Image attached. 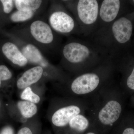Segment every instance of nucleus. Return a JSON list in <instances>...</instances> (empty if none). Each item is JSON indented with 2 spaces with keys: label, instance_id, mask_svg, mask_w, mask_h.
<instances>
[{
  "label": "nucleus",
  "instance_id": "nucleus-1",
  "mask_svg": "<svg viewBox=\"0 0 134 134\" xmlns=\"http://www.w3.org/2000/svg\"><path fill=\"white\" fill-rule=\"evenodd\" d=\"M122 107L119 102L115 99H111L100 108L98 114L99 123L105 127H110L119 119Z\"/></svg>",
  "mask_w": 134,
  "mask_h": 134
},
{
  "label": "nucleus",
  "instance_id": "nucleus-2",
  "mask_svg": "<svg viewBox=\"0 0 134 134\" xmlns=\"http://www.w3.org/2000/svg\"><path fill=\"white\" fill-rule=\"evenodd\" d=\"M100 79L94 73H86L80 75L74 80L71 85V90L77 95H82L93 92L98 88Z\"/></svg>",
  "mask_w": 134,
  "mask_h": 134
},
{
  "label": "nucleus",
  "instance_id": "nucleus-3",
  "mask_svg": "<svg viewBox=\"0 0 134 134\" xmlns=\"http://www.w3.org/2000/svg\"><path fill=\"white\" fill-rule=\"evenodd\" d=\"M79 18L85 24L94 23L97 18L98 5L96 0H80L77 6Z\"/></svg>",
  "mask_w": 134,
  "mask_h": 134
},
{
  "label": "nucleus",
  "instance_id": "nucleus-4",
  "mask_svg": "<svg viewBox=\"0 0 134 134\" xmlns=\"http://www.w3.org/2000/svg\"><path fill=\"white\" fill-rule=\"evenodd\" d=\"M90 53L87 47L77 43L67 44L63 50L64 57L72 63L82 62L89 57Z\"/></svg>",
  "mask_w": 134,
  "mask_h": 134
},
{
  "label": "nucleus",
  "instance_id": "nucleus-5",
  "mask_svg": "<svg viewBox=\"0 0 134 134\" xmlns=\"http://www.w3.org/2000/svg\"><path fill=\"white\" fill-rule=\"evenodd\" d=\"M50 24L53 29L62 33H68L72 31L75 26L74 19L66 13L58 11L50 16Z\"/></svg>",
  "mask_w": 134,
  "mask_h": 134
},
{
  "label": "nucleus",
  "instance_id": "nucleus-6",
  "mask_svg": "<svg viewBox=\"0 0 134 134\" xmlns=\"http://www.w3.org/2000/svg\"><path fill=\"white\" fill-rule=\"evenodd\" d=\"M81 112V108L78 106L71 105L63 107L54 114L52 117V122L56 126H65L69 124L73 118L80 114Z\"/></svg>",
  "mask_w": 134,
  "mask_h": 134
},
{
  "label": "nucleus",
  "instance_id": "nucleus-7",
  "mask_svg": "<svg viewBox=\"0 0 134 134\" xmlns=\"http://www.w3.org/2000/svg\"><path fill=\"white\" fill-rule=\"evenodd\" d=\"M112 30L114 37L118 42L126 43L132 36L133 31L132 23L126 18H121L114 23Z\"/></svg>",
  "mask_w": 134,
  "mask_h": 134
},
{
  "label": "nucleus",
  "instance_id": "nucleus-8",
  "mask_svg": "<svg viewBox=\"0 0 134 134\" xmlns=\"http://www.w3.org/2000/svg\"><path fill=\"white\" fill-rule=\"evenodd\" d=\"M30 31L34 38L40 43L49 44L53 39L50 26L42 21L37 20L33 22L31 25Z\"/></svg>",
  "mask_w": 134,
  "mask_h": 134
},
{
  "label": "nucleus",
  "instance_id": "nucleus-9",
  "mask_svg": "<svg viewBox=\"0 0 134 134\" xmlns=\"http://www.w3.org/2000/svg\"><path fill=\"white\" fill-rule=\"evenodd\" d=\"M120 8L119 0H104L103 1L99 11V15L103 21H112L116 18Z\"/></svg>",
  "mask_w": 134,
  "mask_h": 134
},
{
  "label": "nucleus",
  "instance_id": "nucleus-10",
  "mask_svg": "<svg viewBox=\"0 0 134 134\" xmlns=\"http://www.w3.org/2000/svg\"><path fill=\"white\" fill-rule=\"evenodd\" d=\"M3 54L14 64L23 66L27 64L28 60L20 52L15 44L10 42L5 43L3 46Z\"/></svg>",
  "mask_w": 134,
  "mask_h": 134
},
{
  "label": "nucleus",
  "instance_id": "nucleus-11",
  "mask_svg": "<svg viewBox=\"0 0 134 134\" xmlns=\"http://www.w3.org/2000/svg\"><path fill=\"white\" fill-rule=\"evenodd\" d=\"M43 74V69L40 66L34 67L28 70L17 82V86L19 89L26 88L38 81Z\"/></svg>",
  "mask_w": 134,
  "mask_h": 134
},
{
  "label": "nucleus",
  "instance_id": "nucleus-12",
  "mask_svg": "<svg viewBox=\"0 0 134 134\" xmlns=\"http://www.w3.org/2000/svg\"><path fill=\"white\" fill-rule=\"evenodd\" d=\"M22 53L27 60L33 63H38L46 66L47 63L43 58L39 50L31 44H29L22 50Z\"/></svg>",
  "mask_w": 134,
  "mask_h": 134
},
{
  "label": "nucleus",
  "instance_id": "nucleus-13",
  "mask_svg": "<svg viewBox=\"0 0 134 134\" xmlns=\"http://www.w3.org/2000/svg\"><path fill=\"white\" fill-rule=\"evenodd\" d=\"M69 124L72 129L79 132H83L89 127L90 123L86 117L79 114L73 118Z\"/></svg>",
  "mask_w": 134,
  "mask_h": 134
},
{
  "label": "nucleus",
  "instance_id": "nucleus-14",
  "mask_svg": "<svg viewBox=\"0 0 134 134\" xmlns=\"http://www.w3.org/2000/svg\"><path fill=\"white\" fill-rule=\"evenodd\" d=\"M17 9L23 11H32L40 7L42 1L40 0H16L14 1Z\"/></svg>",
  "mask_w": 134,
  "mask_h": 134
},
{
  "label": "nucleus",
  "instance_id": "nucleus-15",
  "mask_svg": "<svg viewBox=\"0 0 134 134\" xmlns=\"http://www.w3.org/2000/svg\"><path fill=\"white\" fill-rule=\"evenodd\" d=\"M18 107L22 115L25 118H30L37 113V108L35 104L29 101H20Z\"/></svg>",
  "mask_w": 134,
  "mask_h": 134
},
{
  "label": "nucleus",
  "instance_id": "nucleus-16",
  "mask_svg": "<svg viewBox=\"0 0 134 134\" xmlns=\"http://www.w3.org/2000/svg\"><path fill=\"white\" fill-rule=\"evenodd\" d=\"M33 14L32 11L18 10L12 14L10 16V19L14 22L24 21L30 19Z\"/></svg>",
  "mask_w": 134,
  "mask_h": 134
},
{
  "label": "nucleus",
  "instance_id": "nucleus-17",
  "mask_svg": "<svg viewBox=\"0 0 134 134\" xmlns=\"http://www.w3.org/2000/svg\"><path fill=\"white\" fill-rule=\"evenodd\" d=\"M21 98L23 100L34 103H39L40 99V97L34 93L30 87H27L25 89L21 95Z\"/></svg>",
  "mask_w": 134,
  "mask_h": 134
},
{
  "label": "nucleus",
  "instance_id": "nucleus-18",
  "mask_svg": "<svg viewBox=\"0 0 134 134\" xmlns=\"http://www.w3.org/2000/svg\"><path fill=\"white\" fill-rule=\"evenodd\" d=\"M12 76V73L7 67L4 65H0V87L2 81L9 80Z\"/></svg>",
  "mask_w": 134,
  "mask_h": 134
},
{
  "label": "nucleus",
  "instance_id": "nucleus-19",
  "mask_svg": "<svg viewBox=\"0 0 134 134\" xmlns=\"http://www.w3.org/2000/svg\"><path fill=\"white\" fill-rule=\"evenodd\" d=\"M3 7V11L6 14H9L12 11L14 6V1L11 0H1Z\"/></svg>",
  "mask_w": 134,
  "mask_h": 134
},
{
  "label": "nucleus",
  "instance_id": "nucleus-20",
  "mask_svg": "<svg viewBox=\"0 0 134 134\" xmlns=\"http://www.w3.org/2000/svg\"><path fill=\"white\" fill-rule=\"evenodd\" d=\"M127 85L129 88L134 90V68L127 80Z\"/></svg>",
  "mask_w": 134,
  "mask_h": 134
},
{
  "label": "nucleus",
  "instance_id": "nucleus-21",
  "mask_svg": "<svg viewBox=\"0 0 134 134\" xmlns=\"http://www.w3.org/2000/svg\"><path fill=\"white\" fill-rule=\"evenodd\" d=\"M0 134H14V131L11 127L8 126L3 128Z\"/></svg>",
  "mask_w": 134,
  "mask_h": 134
},
{
  "label": "nucleus",
  "instance_id": "nucleus-22",
  "mask_svg": "<svg viewBox=\"0 0 134 134\" xmlns=\"http://www.w3.org/2000/svg\"><path fill=\"white\" fill-rule=\"evenodd\" d=\"M120 134H134V128L133 127H127L124 129Z\"/></svg>",
  "mask_w": 134,
  "mask_h": 134
},
{
  "label": "nucleus",
  "instance_id": "nucleus-23",
  "mask_svg": "<svg viewBox=\"0 0 134 134\" xmlns=\"http://www.w3.org/2000/svg\"><path fill=\"white\" fill-rule=\"evenodd\" d=\"M17 134H32V133L30 129L25 127L21 129Z\"/></svg>",
  "mask_w": 134,
  "mask_h": 134
},
{
  "label": "nucleus",
  "instance_id": "nucleus-24",
  "mask_svg": "<svg viewBox=\"0 0 134 134\" xmlns=\"http://www.w3.org/2000/svg\"><path fill=\"white\" fill-rule=\"evenodd\" d=\"M85 134H96L95 133H93V132H88V133H86Z\"/></svg>",
  "mask_w": 134,
  "mask_h": 134
},
{
  "label": "nucleus",
  "instance_id": "nucleus-25",
  "mask_svg": "<svg viewBox=\"0 0 134 134\" xmlns=\"http://www.w3.org/2000/svg\"><path fill=\"white\" fill-rule=\"evenodd\" d=\"M1 101H0V107H1Z\"/></svg>",
  "mask_w": 134,
  "mask_h": 134
},
{
  "label": "nucleus",
  "instance_id": "nucleus-26",
  "mask_svg": "<svg viewBox=\"0 0 134 134\" xmlns=\"http://www.w3.org/2000/svg\"></svg>",
  "mask_w": 134,
  "mask_h": 134
}]
</instances>
